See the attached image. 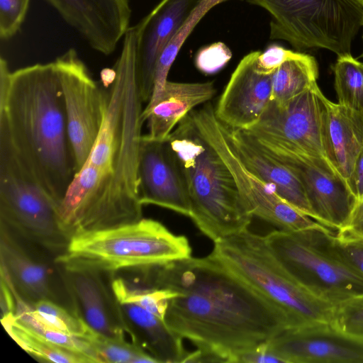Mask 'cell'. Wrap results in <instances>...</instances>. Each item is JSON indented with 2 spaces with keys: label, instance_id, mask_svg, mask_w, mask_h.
I'll return each instance as SVG.
<instances>
[{
  "label": "cell",
  "instance_id": "6da1fadb",
  "mask_svg": "<svg viewBox=\"0 0 363 363\" xmlns=\"http://www.w3.org/2000/svg\"><path fill=\"white\" fill-rule=\"evenodd\" d=\"M158 288L177 292L164 317L212 362H236L241 353L289 328L282 314L209 255L157 265Z\"/></svg>",
  "mask_w": 363,
  "mask_h": 363
},
{
  "label": "cell",
  "instance_id": "7a4b0ae2",
  "mask_svg": "<svg viewBox=\"0 0 363 363\" xmlns=\"http://www.w3.org/2000/svg\"><path fill=\"white\" fill-rule=\"evenodd\" d=\"M0 132L59 205L76 172L54 60L11 72L1 57Z\"/></svg>",
  "mask_w": 363,
  "mask_h": 363
},
{
  "label": "cell",
  "instance_id": "3957f363",
  "mask_svg": "<svg viewBox=\"0 0 363 363\" xmlns=\"http://www.w3.org/2000/svg\"><path fill=\"white\" fill-rule=\"evenodd\" d=\"M113 76L105 84L104 113L100 130L87 162L113 192L138 199V161L142 139V103L137 65V38L127 33L113 67Z\"/></svg>",
  "mask_w": 363,
  "mask_h": 363
},
{
  "label": "cell",
  "instance_id": "277c9868",
  "mask_svg": "<svg viewBox=\"0 0 363 363\" xmlns=\"http://www.w3.org/2000/svg\"><path fill=\"white\" fill-rule=\"evenodd\" d=\"M186 181L189 216L213 242L247 229L254 217L227 166L189 113L167 138Z\"/></svg>",
  "mask_w": 363,
  "mask_h": 363
},
{
  "label": "cell",
  "instance_id": "5b68a950",
  "mask_svg": "<svg viewBox=\"0 0 363 363\" xmlns=\"http://www.w3.org/2000/svg\"><path fill=\"white\" fill-rule=\"evenodd\" d=\"M209 256L273 305L289 328L332 324L335 304L288 272L271 252L264 236L247 229L215 242Z\"/></svg>",
  "mask_w": 363,
  "mask_h": 363
},
{
  "label": "cell",
  "instance_id": "8992f818",
  "mask_svg": "<svg viewBox=\"0 0 363 363\" xmlns=\"http://www.w3.org/2000/svg\"><path fill=\"white\" fill-rule=\"evenodd\" d=\"M184 235L144 218L120 226L71 238L56 262L67 271L112 273L140 269L191 257Z\"/></svg>",
  "mask_w": 363,
  "mask_h": 363
},
{
  "label": "cell",
  "instance_id": "52a82bcc",
  "mask_svg": "<svg viewBox=\"0 0 363 363\" xmlns=\"http://www.w3.org/2000/svg\"><path fill=\"white\" fill-rule=\"evenodd\" d=\"M271 16L269 38L288 42L298 51L324 48L350 55L363 26L359 0H247Z\"/></svg>",
  "mask_w": 363,
  "mask_h": 363
},
{
  "label": "cell",
  "instance_id": "ba28073f",
  "mask_svg": "<svg viewBox=\"0 0 363 363\" xmlns=\"http://www.w3.org/2000/svg\"><path fill=\"white\" fill-rule=\"evenodd\" d=\"M57 207L8 137L0 133L1 225L33 245L60 254L69 240L60 227Z\"/></svg>",
  "mask_w": 363,
  "mask_h": 363
},
{
  "label": "cell",
  "instance_id": "9c48e42d",
  "mask_svg": "<svg viewBox=\"0 0 363 363\" xmlns=\"http://www.w3.org/2000/svg\"><path fill=\"white\" fill-rule=\"evenodd\" d=\"M330 228L300 232L275 230L264 235L271 252L298 281L337 304L363 294V277L335 250Z\"/></svg>",
  "mask_w": 363,
  "mask_h": 363
},
{
  "label": "cell",
  "instance_id": "30bf717a",
  "mask_svg": "<svg viewBox=\"0 0 363 363\" xmlns=\"http://www.w3.org/2000/svg\"><path fill=\"white\" fill-rule=\"evenodd\" d=\"M190 113L200 133L227 166L253 216L291 233L325 228L282 199L245 165L232 143L229 128L216 117L211 103Z\"/></svg>",
  "mask_w": 363,
  "mask_h": 363
},
{
  "label": "cell",
  "instance_id": "8fae6325",
  "mask_svg": "<svg viewBox=\"0 0 363 363\" xmlns=\"http://www.w3.org/2000/svg\"><path fill=\"white\" fill-rule=\"evenodd\" d=\"M247 132L265 152L298 179L315 220L335 232L340 230L357 199L347 182L329 160L325 157L312 156L291 150L268 137Z\"/></svg>",
  "mask_w": 363,
  "mask_h": 363
},
{
  "label": "cell",
  "instance_id": "7c38bea8",
  "mask_svg": "<svg viewBox=\"0 0 363 363\" xmlns=\"http://www.w3.org/2000/svg\"><path fill=\"white\" fill-rule=\"evenodd\" d=\"M54 61L62 91L77 173L88 158L101 128L104 113V90L74 48Z\"/></svg>",
  "mask_w": 363,
  "mask_h": 363
},
{
  "label": "cell",
  "instance_id": "4fadbf2b",
  "mask_svg": "<svg viewBox=\"0 0 363 363\" xmlns=\"http://www.w3.org/2000/svg\"><path fill=\"white\" fill-rule=\"evenodd\" d=\"M325 98L316 83L284 104L271 101L259 121L245 130L303 154L325 157L323 143Z\"/></svg>",
  "mask_w": 363,
  "mask_h": 363
},
{
  "label": "cell",
  "instance_id": "5bb4252c",
  "mask_svg": "<svg viewBox=\"0 0 363 363\" xmlns=\"http://www.w3.org/2000/svg\"><path fill=\"white\" fill-rule=\"evenodd\" d=\"M141 204H152L189 216L190 201L184 174L168 140L143 135L138 169Z\"/></svg>",
  "mask_w": 363,
  "mask_h": 363
},
{
  "label": "cell",
  "instance_id": "9a60e30c",
  "mask_svg": "<svg viewBox=\"0 0 363 363\" xmlns=\"http://www.w3.org/2000/svg\"><path fill=\"white\" fill-rule=\"evenodd\" d=\"M267 345L283 363H363V342L332 324L286 328Z\"/></svg>",
  "mask_w": 363,
  "mask_h": 363
},
{
  "label": "cell",
  "instance_id": "2e32d148",
  "mask_svg": "<svg viewBox=\"0 0 363 363\" xmlns=\"http://www.w3.org/2000/svg\"><path fill=\"white\" fill-rule=\"evenodd\" d=\"M259 53L250 52L240 61L215 108L216 117L232 129L255 125L272 101L273 73L259 68Z\"/></svg>",
  "mask_w": 363,
  "mask_h": 363
},
{
  "label": "cell",
  "instance_id": "e0dca14e",
  "mask_svg": "<svg viewBox=\"0 0 363 363\" xmlns=\"http://www.w3.org/2000/svg\"><path fill=\"white\" fill-rule=\"evenodd\" d=\"M94 50L113 52L130 26L129 0H45Z\"/></svg>",
  "mask_w": 363,
  "mask_h": 363
},
{
  "label": "cell",
  "instance_id": "ac0fdd59",
  "mask_svg": "<svg viewBox=\"0 0 363 363\" xmlns=\"http://www.w3.org/2000/svg\"><path fill=\"white\" fill-rule=\"evenodd\" d=\"M201 0H162L137 25V65L142 100L152 96L163 50Z\"/></svg>",
  "mask_w": 363,
  "mask_h": 363
},
{
  "label": "cell",
  "instance_id": "d6986e66",
  "mask_svg": "<svg viewBox=\"0 0 363 363\" xmlns=\"http://www.w3.org/2000/svg\"><path fill=\"white\" fill-rule=\"evenodd\" d=\"M0 254L1 274L23 300L30 304L43 299L60 303L57 271L45 258L23 244L21 238H17L1 225Z\"/></svg>",
  "mask_w": 363,
  "mask_h": 363
},
{
  "label": "cell",
  "instance_id": "ffe728a7",
  "mask_svg": "<svg viewBox=\"0 0 363 363\" xmlns=\"http://www.w3.org/2000/svg\"><path fill=\"white\" fill-rule=\"evenodd\" d=\"M63 269V268H62ZM65 280L80 317L95 331L109 337L127 334L111 287L108 291L100 274L89 271H67Z\"/></svg>",
  "mask_w": 363,
  "mask_h": 363
},
{
  "label": "cell",
  "instance_id": "44dd1931",
  "mask_svg": "<svg viewBox=\"0 0 363 363\" xmlns=\"http://www.w3.org/2000/svg\"><path fill=\"white\" fill-rule=\"evenodd\" d=\"M229 133L234 147L245 165L269 184L282 199L315 220L298 179L265 152L247 131L229 128Z\"/></svg>",
  "mask_w": 363,
  "mask_h": 363
},
{
  "label": "cell",
  "instance_id": "7402d4cb",
  "mask_svg": "<svg viewBox=\"0 0 363 363\" xmlns=\"http://www.w3.org/2000/svg\"><path fill=\"white\" fill-rule=\"evenodd\" d=\"M213 82H174L168 81L157 101L143 109L142 118L147 121L152 140H166L174 127L199 104L208 102L216 94Z\"/></svg>",
  "mask_w": 363,
  "mask_h": 363
},
{
  "label": "cell",
  "instance_id": "603a6c76",
  "mask_svg": "<svg viewBox=\"0 0 363 363\" xmlns=\"http://www.w3.org/2000/svg\"><path fill=\"white\" fill-rule=\"evenodd\" d=\"M116 303L123 327L133 343L157 362H184L189 352L184 347L183 337L164 320L135 304Z\"/></svg>",
  "mask_w": 363,
  "mask_h": 363
},
{
  "label": "cell",
  "instance_id": "cb8c5ba5",
  "mask_svg": "<svg viewBox=\"0 0 363 363\" xmlns=\"http://www.w3.org/2000/svg\"><path fill=\"white\" fill-rule=\"evenodd\" d=\"M323 143L325 157L347 182L363 145V133L338 104L325 98Z\"/></svg>",
  "mask_w": 363,
  "mask_h": 363
},
{
  "label": "cell",
  "instance_id": "d4e9b609",
  "mask_svg": "<svg viewBox=\"0 0 363 363\" xmlns=\"http://www.w3.org/2000/svg\"><path fill=\"white\" fill-rule=\"evenodd\" d=\"M318 66L311 55L293 52L273 73L272 101L284 104L317 83Z\"/></svg>",
  "mask_w": 363,
  "mask_h": 363
},
{
  "label": "cell",
  "instance_id": "484cf974",
  "mask_svg": "<svg viewBox=\"0 0 363 363\" xmlns=\"http://www.w3.org/2000/svg\"><path fill=\"white\" fill-rule=\"evenodd\" d=\"M332 69L337 104L363 133V62L352 55L337 57Z\"/></svg>",
  "mask_w": 363,
  "mask_h": 363
},
{
  "label": "cell",
  "instance_id": "4316f807",
  "mask_svg": "<svg viewBox=\"0 0 363 363\" xmlns=\"http://www.w3.org/2000/svg\"><path fill=\"white\" fill-rule=\"evenodd\" d=\"M1 323L17 344L35 358L56 363H90L86 358L54 343L28 327L14 313L1 316Z\"/></svg>",
  "mask_w": 363,
  "mask_h": 363
},
{
  "label": "cell",
  "instance_id": "83f0119b",
  "mask_svg": "<svg viewBox=\"0 0 363 363\" xmlns=\"http://www.w3.org/2000/svg\"><path fill=\"white\" fill-rule=\"evenodd\" d=\"M229 0H201L186 22L178 30L163 50L157 61L154 86L146 108L152 107L160 98L166 82L169 71L182 46L203 16L216 6Z\"/></svg>",
  "mask_w": 363,
  "mask_h": 363
},
{
  "label": "cell",
  "instance_id": "f1b7e54d",
  "mask_svg": "<svg viewBox=\"0 0 363 363\" xmlns=\"http://www.w3.org/2000/svg\"><path fill=\"white\" fill-rule=\"evenodd\" d=\"M110 287L117 302L135 304L164 320L169 301L177 294L169 289L153 286L141 277L139 284L121 277L112 279Z\"/></svg>",
  "mask_w": 363,
  "mask_h": 363
},
{
  "label": "cell",
  "instance_id": "f546056e",
  "mask_svg": "<svg viewBox=\"0 0 363 363\" xmlns=\"http://www.w3.org/2000/svg\"><path fill=\"white\" fill-rule=\"evenodd\" d=\"M82 339L92 347L99 362L143 363L157 361L143 348L128 342L125 337H115L101 334L88 325Z\"/></svg>",
  "mask_w": 363,
  "mask_h": 363
},
{
  "label": "cell",
  "instance_id": "4dcf8cb0",
  "mask_svg": "<svg viewBox=\"0 0 363 363\" xmlns=\"http://www.w3.org/2000/svg\"><path fill=\"white\" fill-rule=\"evenodd\" d=\"M332 325L339 332L363 342V294L335 305Z\"/></svg>",
  "mask_w": 363,
  "mask_h": 363
},
{
  "label": "cell",
  "instance_id": "1f68e13d",
  "mask_svg": "<svg viewBox=\"0 0 363 363\" xmlns=\"http://www.w3.org/2000/svg\"><path fill=\"white\" fill-rule=\"evenodd\" d=\"M30 0H0V38L6 40L20 30Z\"/></svg>",
  "mask_w": 363,
  "mask_h": 363
},
{
  "label": "cell",
  "instance_id": "d6a6232c",
  "mask_svg": "<svg viewBox=\"0 0 363 363\" xmlns=\"http://www.w3.org/2000/svg\"><path fill=\"white\" fill-rule=\"evenodd\" d=\"M231 57L232 52L225 44L214 43L199 50L195 65L201 72L212 74L224 67Z\"/></svg>",
  "mask_w": 363,
  "mask_h": 363
},
{
  "label": "cell",
  "instance_id": "836d02e7",
  "mask_svg": "<svg viewBox=\"0 0 363 363\" xmlns=\"http://www.w3.org/2000/svg\"><path fill=\"white\" fill-rule=\"evenodd\" d=\"M332 241L341 258L363 277V240L342 237L335 233Z\"/></svg>",
  "mask_w": 363,
  "mask_h": 363
},
{
  "label": "cell",
  "instance_id": "e575fe53",
  "mask_svg": "<svg viewBox=\"0 0 363 363\" xmlns=\"http://www.w3.org/2000/svg\"><path fill=\"white\" fill-rule=\"evenodd\" d=\"M293 52L277 45H270L264 52L260 51L258 67L262 72L272 74Z\"/></svg>",
  "mask_w": 363,
  "mask_h": 363
},
{
  "label": "cell",
  "instance_id": "d590c367",
  "mask_svg": "<svg viewBox=\"0 0 363 363\" xmlns=\"http://www.w3.org/2000/svg\"><path fill=\"white\" fill-rule=\"evenodd\" d=\"M336 233L342 237L363 240V196L357 200L345 223Z\"/></svg>",
  "mask_w": 363,
  "mask_h": 363
},
{
  "label": "cell",
  "instance_id": "8d00e7d4",
  "mask_svg": "<svg viewBox=\"0 0 363 363\" xmlns=\"http://www.w3.org/2000/svg\"><path fill=\"white\" fill-rule=\"evenodd\" d=\"M236 362L243 363H283L269 349L267 342L250 349L238 356Z\"/></svg>",
  "mask_w": 363,
  "mask_h": 363
},
{
  "label": "cell",
  "instance_id": "74e56055",
  "mask_svg": "<svg viewBox=\"0 0 363 363\" xmlns=\"http://www.w3.org/2000/svg\"><path fill=\"white\" fill-rule=\"evenodd\" d=\"M347 184L357 200L359 199L363 196V145Z\"/></svg>",
  "mask_w": 363,
  "mask_h": 363
},
{
  "label": "cell",
  "instance_id": "f35d334b",
  "mask_svg": "<svg viewBox=\"0 0 363 363\" xmlns=\"http://www.w3.org/2000/svg\"><path fill=\"white\" fill-rule=\"evenodd\" d=\"M363 4V0H359Z\"/></svg>",
  "mask_w": 363,
  "mask_h": 363
}]
</instances>
